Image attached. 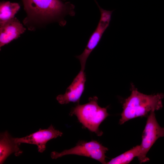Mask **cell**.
Masks as SVG:
<instances>
[{"mask_svg": "<svg viewBox=\"0 0 164 164\" xmlns=\"http://www.w3.org/2000/svg\"><path fill=\"white\" fill-rule=\"evenodd\" d=\"M27 16L23 22L29 30L57 22L61 26L66 24L65 17L75 14V6L60 0H22Z\"/></svg>", "mask_w": 164, "mask_h": 164, "instance_id": "1", "label": "cell"}, {"mask_svg": "<svg viewBox=\"0 0 164 164\" xmlns=\"http://www.w3.org/2000/svg\"><path fill=\"white\" fill-rule=\"evenodd\" d=\"M162 93L147 95L139 91L133 85L130 95L123 104V111L119 124L122 125L135 118L145 116L149 113L161 109L163 106Z\"/></svg>", "mask_w": 164, "mask_h": 164, "instance_id": "2", "label": "cell"}, {"mask_svg": "<svg viewBox=\"0 0 164 164\" xmlns=\"http://www.w3.org/2000/svg\"><path fill=\"white\" fill-rule=\"evenodd\" d=\"M96 96L90 97L89 102L73 108L70 115H75L85 128L95 133L98 136L103 134L99 128L101 123L109 116L107 108H101L98 104Z\"/></svg>", "mask_w": 164, "mask_h": 164, "instance_id": "3", "label": "cell"}, {"mask_svg": "<svg viewBox=\"0 0 164 164\" xmlns=\"http://www.w3.org/2000/svg\"><path fill=\"white\" fill-rule=\"evenodd\" d=\"M108 150V148L96 141L89 142L81 141L70 149L64 150L60 152H52L51 157L52 159H56L66 155H76L89 157L105 164L107 163L105 154Z\"/></svg>", "mask_w": 164, "mask_h": 164, "instance_id": "4", "label": "cell"}, {"mask_svg": "<svg viewBox=\"0 0 164 164\" xmlns=\"http://www.w3.org/2000/svg\"><path fill=\"white\" fill-rule=\"evenodd\" d=\"M164 136V127L158 123L154 112L149 115L143 131L140 151L137 157L140 163L148 162L149 159L146 155L152 146L159 138Z\"/></svg>", "mask_w": 164, "mask_h": 164, "instance_id": "5", "label": "cell"}, {"mask_svg": "<svg viewBox=\"0 0 164 164\" xmlns=\"http://www.w3.org/2000/svg\"><path fill=\"white\" fill-rule=\"evenodd\" d=\"M99 9L101 16L97 27L91 36L86 46L80 55L76 56L80 63L81 70H84L87 59L91 52L99 42L105 30L109 26L113 10H107L103 9L96 2Z\"/></svg>", "mask_w": 164, "mask_h": 164, "instance_id": "6", "label": "cell"}, {"mask_svg": "<svg viewBox=\"0 0 164 164\" xmlns=\"http://www.w3.org/2000/svg\"><path fill=\"white\" fill-rule=\"evenodd\" d=\"M63 133L56 129L52 125L47 129H42L25 137L21 138H15V141L21 144L22 143L34 144L37 146L39 152H43L46 149L47 142L51 139L61 136Z\"/></svg>", "mask_w": 164, "mask_h": 164, "instance_id": "7", "label": "cell"}, {"mask_svg": "<svg viewBox=\"0 0 164 164\" xmlns=\"http://www.w3.org/2000/svg\"><path fill=\"white\" fill-rule=\"evenodd\" d=\"M84 70H81L67 88L65 93L57 96L56 99L60 104L71 102L79 103L84 90L86 77Z\"/></svg>", "mask_w": 164, "mask_h": 164, "instance_id": "8", "label": "cell"}, {"mask_svg": "<svg viewBox=\"0 0 164 164\" xmlns=\"http://www.w3.org/2000/svg\"><path fill=\"white\" fill-rule=\"evenodd\" d=\"M26 29L16 18L0 24V48L18 38Z\"/></svg>", "mask_w": 164, "mask_h": 164, "instance_id": "9", "label": "cell"}, {"mask_svg": "<svg viewBox=\"0 0 164 164\" xmlns=\"http://www.w3.org/2000/svg\"><path fill=\"white\" fill-rule=\"evenodd\" d=\"M0 163H3L11 154L15 156L20 155L22 152L19 148L20 144L16 142L8 132L6 131L0 134Z\"/></svg>", "mask_w": 164, "mask_h": 164, "instance_id": "10", "label": "cell"}, {"mask_svg": "<svg viewBox=\"0 0 164 164\" xmlns=\"http://www.w3.org/2000/svg\"><path fill=\"white\" fill-rule=\"evenodd\" d=\"M20 8L19 4L9 1H2L0 4V24L14 17Z\"/></svg>", "mask_w": 164, "mask_h": 164, "instance_id": "11", "label": "cell"}, {"mask_svg": "<svg viewBox=\"0 0 164 164\" xmlns=\"http://www.w3.org/2000/svg\"><path fill=\"white\" fill-rule=\"evenodd\" d=\"M140 145H137L120 155L111 159L107 164H127L130 163L140 153Z\"/></svg>", "mask_w": 164, "mask_h": 164, "instance_id": "12", "label": "cell"}, {"mask_svg": "<svg viewBox=\"0 0 164 164\" xmlns=\"http://www.w3.org/2000/svg\"><path fill=\"white\" fill-rule=\"evenodd\" d=\"M65 0H63V1H65Z\"/></svg>", "mask_w": 164, "mask_h": 164, "instance_id": "13", "label": "cell"}]
</instances>
